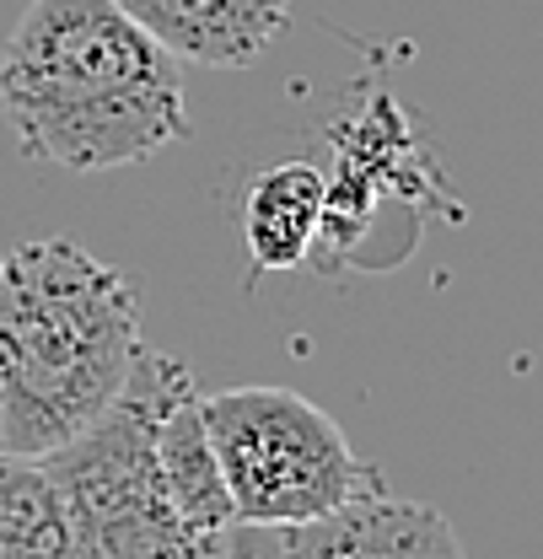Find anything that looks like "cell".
Returning <instances> with one entry per match:
<instances>
[{
	"label": "cell",
	"mask_w": 543,
	"mask_h": 559,
	"mask_svg": "<svg viewBox=\"0 0 543 559\" xmlns=\"http://www.w3.org/2000/svg\"><path fill=\"white\" fill-rule=\"evenodd\" d=\"M0 103L33 162L114 173L189 135L184 70L119 0H27Z\"/></svg>",
	"instance_id": "obj_1"
},
{
	"label": "cell",
	"mask_w": 543,
	"mask_h": 559,
	"mask_svg": "<svg viewBox=\"0 0 543 559\" xmlns=\"http://www.w3.org/2000/svg\"><path fill=\"white\" fill-rule=\"evenodd\" d=\"M140 349V290L70 237L0 259V452L49 457L103 415Z\"/></svg>",
	"instance_id": "obj_2"
},
{
	"label": "cell",
	"mask_w": 543,
	"mask_h": 559,
	"mask_svg": "<svg viewBox=\"0 0 543 559\" xmlns=\"http://www.w3.org/2000/svg\"><path fill=\"white\" fill-rule=\"evenodd\" d=\"M184 393H194V371L140 349L119 399L44 457L66 500L70 559H226L232 533H200L156 457V425Z\"/></svg>",
	"instance_id": "obj_3"
},
{
	"label": "cell",
	"mask_w": 543,
	"mask_h": 559,
	"mask_svg": "<svg viewBox=\"0 0 543 559\" xmlns=\"http://www.w3.org/2000/svg\"><path fill=\"white\" fill-rule=\"evenodd\" d=\"M200 419L232 495V516L243 527L280 533L329 516L366 489H382L377 463L355 457L340 419L291 388H226L200 399Z\"/></svg>",
	"instance_id": "obj_4"
},
{
	"label": "cell",
	"mask_w": 543,
	"mask_h": 559,
	"mask_svg": "<svg viewBox=\"0 0 543 559\" xmlns=\"http://www.w3.org/2000/svg\"><path fill=\"white\" fill-rule=\"evenodd\" d=\"M280 559H469L458 527L425 506L388 489H366L329 516L280 527Z\"/></svg>",
	"instance_id": "obj_5"
},
{
	"label": "cell",
	"mask_w": 543,
	"mask_h": 559,
	"mask_svg": "<svg viewBox=\"0 0 543 559\" xmlns=\"http://www.w3.org/2000/svg\"><path fill=\"white\" fill-rule=\"evenodd\" d=\"M140 27L184 66L243 70L264 60L291 22V0H119Z\"/></svg>",
	"instance_id": "obj_6"
},
{
	"label": "cell",
	"mask_w": 543,
	"mask_h": 559,
	"mask_svg": "<svg viewBox=\"0 0 543 559\" xmlns=\"http://www.w3.org/2000/svg\"><path fill=\"white\" fill-rule=\"evenodd\" d=\"M323 221H329V178L312 162H280L248 189L243 237L259 270H296L318 248Z\"/></svg>",
	"instance_id": "obj_7"
},
{
	"label": "cell",
	"mask_w": 543,
	"mask_h": 559,
	"mask_svg": "<svg viewBox=\"0 0 543 559\" xmlns=\"http://www.w3.org/2000/svg\"><path fill=\"white\" fill-rule=\"evenodd\" d=\"M156 457H162V474L173 485L178 511L200 533H232L237 527L232 495H226L215 447H210V430H204V419H200V393H184L162 415V425H156Z\"/></svg>",
	"instance_id": "obj_8"
},
{
	"label": "cell",
	"mask_w": 543,
	"mask_h": 559,
	"mask_svg": "<svg viewBox=\"0 0 543 559\" xmlns=\"http://www.w3.org/2000/svg\"><path fill=\"white\" fill-rule=\"evenodd\" d=\"M0 559H70L66 500L44 457L0 452Z\"/></svg>",
	"instance_id": "obj_9"
},
{
	"label": "cell",
	"mask_w": 543,
	"mask_h": 559,
	"mask_svg": "<svg viewBox=\"0 0 543 559\" xmlns=\"http://www.w3.org/2000/svg\"><path fill=\"white\" fill-rule=\"evenodd\" d=\"M226 559H280V538L270 527H232V544H226Z\"/></svg>",
	"instance_id": "obj_10"
},
{
	"label": "cell",
	"mask_w": 543,
	"mask_h": 559,
	"mask_svg": "<svg viewBox=\"0 0 543 559\" xmlns=\"http://www.w3.org/2000/svg\"><path fill=\"white\" fill-rule=\"evenodd\" d=\"M0 259H5V253H0Z\"/></svg>",
	"instance_id": "obj_11"
}]
</instances>
